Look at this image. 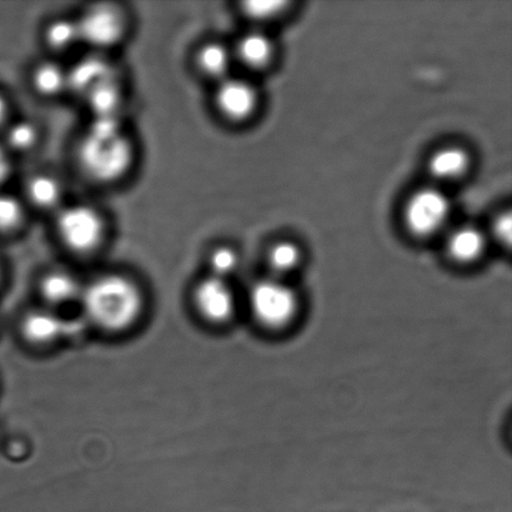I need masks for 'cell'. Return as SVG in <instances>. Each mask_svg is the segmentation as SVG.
<instances>
[{"mask_svg": "<svg viewBox=\"0 0 512 512\" xmlns=\"http://www.w3.org/2000/svg\"><path fill=\"white\" fill-rule=\"evenodd\" d=\"M449 198L435 188H423L411 194L404 209L406 228L416 237L426 238L444 227L450 217Z\"/></svg>", "mask_w": 512, "mask_h": 512, "instance_id": "cell-5", "label": "cell"}, {"mask_svg": "<svg viewBox=\"0 0 512 512\" xmlns=\"http://www.w3.org/2000/svg\"><path fill=\"white\" fill-rule=\"evenodd\" d=\"M85 315L99 328L119 331L129 328L143 309L142 293L132 280L110 274L95 279L80 293Z\"/></svg>", "mask_w": 512, "mask_h": 512, "instance_id": "cell-2", "label": "cell"}, {"mask_svg": "<svg viewBox=\"0 0 512 512\" xmlns=\"http://www.w3.org/2000/svg\"><path fill=\"white\" fill-rule=\"evenodd\" d=\"M198 67L210 78L223 80L227 78L232 65V54L225 45L212 42L203 45L198 53Z\"/></svg>", "mask_w": 512, "mask_h": 512, "instance_id": "cell-16", "label": "cell"}, {"mask_svg": "<svg viewBox=\"0 0 512 512\" xmlns=\"http://www.w3.org/2000/svg\"><path fill=\"white\" fill-rule=\"evenodd\" d=\"M57 232L65 247L78 254L94 252L102 244L105 227L97 209L85 204L60 210Z\"/></svg>", "mask_w": 512, "mask_h": 512, "instance_id": "cell-4", "label": "cell"}, {"mask_svg": "<svg viewBox=\"0 0 512 512\" xmlns=\"http://www.w3.org/2000/svg\"><path fill=\"white\" fill-rule=\"evenodd\" d=\"M470 167L469 154L460 147H445L431 155L429 170L440 180H455L463 177Z\"/></svg>", "mask_w": 512, "mask_h": 512, "instance_id": "cell-12", "label": "cell"}, {"mask_svg": "<svg viewBox=\"0 0 512 512\" xmlns=\"http://www.w3.org/2000/svg\"><path fill=\"white\" fill-rule=\"evenodd\" d=\"M32 82L43 97H57L68 88V73L57 63L45 62L34 69Z\"/></svg>", "mask_w": 512, "mask_h": 512, "instance_id": "cell-17", "label": "cell"}, {"mask_svg": "<svg viewBox=\"0 0 512 512\" xmlns=\"http://www.w3.org/2000/svg\"><path fill=\"white\" fill-rule=\"evenodd\" d=\"M237 54L250 68H264L273 58L274 45L268 35L250 32L239 39Z\"/></svg>", "mask_w": 512, "mask_h": 512, "instance_id": "cell-13", "label": "cell"}, {"mask_svg": "<svg viewBox=\"0 0 512 512\" xmlns=\"http://www.w3.org/2000/svg\"><path fill=\"white\" fill-rule=\"evenodd\" d=\"M40 289L44 298L52 304L68 303L82 293L77 279L63 270H55L45 275Z\"/></svg>", "mask_w": 512, "mask_h": 512, "instance_id": "cell-14", "label": "cell"}, {"mask_svg": "<svg viewBox=\"0 0 512 512\" xmlns=\"http://www.w3.org/2000/svg\"><path fill=\"white\" fill-rule=\"evenodd\" d=\"M301 252L298 245L290 242H280L273 245L268 253L270 268L278 273H289L298 268Z\"/></svg>", "mask_w": 512, "mask_h": 512, "instance_id": "cell-20", "label": "cell"}, {"mask_svg": "<svg viewBox=\"0 0 512 512\" xmlns=\"http://www.w3.org/2000/svg\"><path fill=\"white\" fill-rule=\"evenodd\" d=\"M215 103L225 118L233 122H243L255 112L258 95L252 84L243 79L227 77L219 84Z\"/></svg>", "mask_w": 512, "mask_h": 512, "instance_id": "cell-8", "label": "cell"}, {"mask_svg": "<svg viewBox=\"0 0 512 512\" xmlns=\"http://www.w3.org/2000/svg\"><path fill=\"white\" fill-rule=\"evenodd\" d=\"M10 172H12V163H10L8 152L0 145V185L8 179Z\"/></svg>", "mask_w": 512, "mask_h": 512, "instance_id": "cell-26", "label": "cell"}, {"mask_svg": "<svg viewBox=\"0 0 512 512\" xmlns=\"http://www.w3.org/2000/svg\"><path fill=\"white\" fill-rule=\"evenodd\" d=\"M85 97L88 99L90 109L95 113V118L117 117V110L122 103V92L114 78L105 80L98 87L90 90Z\"/></svg>", "mask_w": 512, "mask_h": 512, "instance_id": "cell-18", "label": "cell"}, {"mask_svg": "<svg viewBox=\"0 0 512 512\" xmlns=\"http://www.w3.org/2000/svg\"><path fill=\"white\" fill-rule=\"evenodd\" d=\"M512 220L509 213L501 214L498 219L495 220L494 232L496 238L504 244H510L512 235Z\"/></svg>", "mask_w": 512, "mask_h": 512, "instance_id": "cell-25", "label": "cell"}, {"mask_svg": "<svg viewBox=\"0 0 512 512\" xmlns=\"http://www.w3.org/2000/svg\"><path fill=\"white\" fill-rule=\"evenodd\" d=\"M24 219L22 203L9 194H0V233H9L20 227Z\"/></svg>", "mask_w": 512, "mask_h": 512, "instance_id": "cell-22", "label": "cell"}, {"mask_svg": "<svg viewBox=\"0 0 512 512\" xmlns=\"http://www.w3.org/2000/svg\"><path fill=\"white\" fill-rule=\"evenodd\" d=\"M209 264L213 270V276L227 279V276L238 269L239 256L232 248L220 247L210 255Z\"/></svg>", "mask_w": 512, "mask_h": 512, "instance_id": "cell-23", "label": "cell"}, {"mask_svg": "<svg viewBox=\"0 0 512 512\" xmlns=\"http://www.w3.org/2000/svg\"><path fill=\"white\" fill-rule=\"evenodd\" d=\"M112 78H114L112 65L102 58L89 57L68 72V88L85 97L90 90Z\"/></svg>", "mask_w": 512, "mask_h": 512, "instance_id": "cell-10", "label": "cell"}, {"mask_svg": "<svg viewBox=\"0 0 512 512\" xmlns=\"http://www.w3.org/2000/svg\"><path fill=\"white\" fill-rule=\"evenodd\" d=\"M80 42L98 49L113 47L122 40L125 22L120 10L112 5H98L77 20Z\"/></svg>", "mask_w": 512, "mask_h": 512, "instance_id": "cell-6", "label": "cell"}, {"mask_svg": "<svg viewBox=\"0 0 512 512\" xmlns=\"http://www.w3.org/2000/svg\"><path fill=\"white\" fill-rule=\"evenodd\" d=\"M486 240L478 228L465 225L451 233L446 252L459 264H471L484 254Z\"/></svg>", "mask_w": 512, "mask_h": 512, "instance_id": "cell-11", "label": "cell"}, {"mask_svg": "<svg viewBox=\"0 0 512 512\" xmlns=\"http://www.w3.org/2000/svg\"><path fill=\"white\" fill-rule=\"evenodd\" d=\"M38 130L33 123L20 120L14 123L7 132V142L15 152H27L37 144Z\"/></svg>", "mask_w": 512, "mask_h": 512, "instance_id": "cell-21", "label": "cell"}, {"mask_svg": "<svg viewBox=\"0 0 512 512\" xmlns=\"http://www.w3.org/2000/svg\"><path fill=\"white\" fill-rule=\"evenodd\" d=\"M44 38L50 49L65 52L80 42L78 24L69 19L54 20L45 29Z\"/></svg>", "mask_w": 512, "mask_h": 512, "instance_id": "cell-19", "label": "cell"}, {"mask_svg": "<svg viewBox=\"0 0 512 512\" xmlns=\"http://www.w3.org/2000/svg\"><path fill=\"white\" fill-rule=\"evenodd\" d=\"M8 113V105L5 102V99L2 94H0V127L4 123L5 118H7Z\"/></svg>", "mask_w": 512, "mask_h": 512, "instance_id": "cell-27", "label": "cell"}, {"mask_svg": "<svg viewBox=\"0 0 512 512\" xmlns=\"http://www.w3.org/2000/svg\"><path fill=\"white\" fill-rule=\"evenodd\" d=\"M77 154L83 173L93 182L107 184L128 173L134 150L117 117H100L89 125Z\"/></svg>", "mask_w": 512, "mask_h": 512, "instance_id": "cell-1", "label": "cell"}, {"mask_svg": "<svg viewBox=\"0 0 512 512\" xmlns=\"http://www.w3.org/2000/svg\"><path fill=\"white\" fill-rule=\"evenodd\" d=\"M27 195L34 207L42 210L54 209L63 197L62 184L52 175H35L28 182Z\"/></svg>", "mask_w": 512, "mask_h": 512, "instance_id": "cell-15", "label": "cell"}, {"mask_svg": "<svg viewBox=\"0 0 512 512\" xmlns=\"http://www.w3.org/2000/svg\"><path fill=\"white\" fill-rule=\"evenodd\" d=\"M23 330L33 343L47 344L64 336L82 333L83 324L79 320L60 318L50 310H35L25 318Z\"/></svg>", "mask_w": 512, "mask_h": 512, "instance_id": "cell-9", "label": "cell"}, {"mask_svg": "<svg viewBox=\"0 0 512 512\" xmlns=\"http://www.w3.org/2000/svg\"><path fill=\"white\" fill-rule=\"evenodd\" d=\"M285 5V2H247L242 7L249 18L269 19L283 12Z\"/></svg>", "mask_w": 512, "mask_h": 512, "instance_id": "cell-24", "label": "cell"}, {"mask_svg": "<svg viewBox=\"0 0 512 512\" xmlns=\"http://www.w3.org/2000/svg\"><path fill=\"white\" fill-rule=\"evenodd\" d=\"M249 303L256 321L274 330L289 325L299 309L295 291L283 281L275 279L261 280L254 284Z\"/></svg>", "mask_w": 512, "mask_h": 512, "instance_id": "cell-3", "label": "cell"}, {"mask_svg": "<svg viewBox=\"0 0 512 512\" xmlns=\"http://www.w3.org/2000/svg\"><path fill=\"white\" fill-rule=\"evenodd\" d=\"M194 299L200 313L213 323H224L233 316L235 298L227 279L210 275L200 281L195 289Z\"/></svg>", "mask_w": 512, "mask_h": 512, "instance_id": "cell-7", "label": "cell"}]
</instances>
